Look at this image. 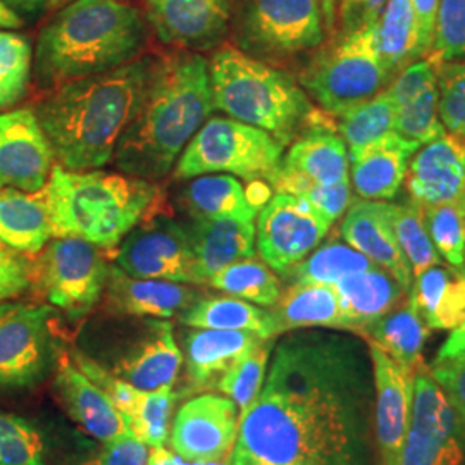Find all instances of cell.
<instances>
[{"mask_svg":"<svg viewBox=\"0 0 465 465\" xmlns=\"http://www.w3.org/2000/svg\"><path fill=\"white\" fill-rule=\"evenodd\" d=\"M282 166L321 184L350 180L347 143L326 123L317 121L290 143Z\"/></svg>","mask_w":465,"mask_h":465,"instance_id":"30","label":"cell"},{"mask_svg":"<svg viewBox=\"0 0 465 465\" xmlns=\"http://www.w3.org/2000/svg\"><path fill=\"white\" fill-rule=\"evenodd\" d=\"M61 2H63V0H50L49 11H57V9H61Z\"/></svg>","mask_w":465,"mask_h":465,"instance_id":"60","label":"cell"},{"mask_svg":"<svg viewBox=\"0 0 465 465\" xmlns=\"http://www.w3.org/2000/svg\"><path fill=\"white\" fill-rule=\"evenodd\" d=\"M405 186L420 207L459 199L465 193V138L445 134L412 155Z\"/></svg>","mask_w":465,"mask_h":465,"instance_id":"21","label":"cell"},{"mask_svg":"<svg viewBox=\"0 0 465 465\" xmlns=\"http://www.w3.org/2000/svg\"><path fill=\"white\" fill-rule=\"evenodd\" d=\"M367 343V341H366ZM369 345L374 374L376 464L399 465L411 422L417 369L401 366L376 345Z\"/></svg>","mask_w":465,"mask_h":465,"instance_id":"16","label":"cell"},{"mask_svg":"<svg viewBox=\"0 0 465 465\" xmlns=\"http://www.w3.org/2000/svg\"><path fill=\"white\" fill-rule=\"evenodd\" d=\"M240 430V411L226 395L199 393L184 401L171 430V447L188 464L223 462L232 457Z\"/></svg>","mask_w":465,"mask_h":465,"instance_id":"15","label":"cell"},{"mask_svg":"<svg viewBox=\"0 0 465 465\" xmlns=\"http://www.w3.org/2000/svg\"><path fill=\"white\" fill-rule=\"evenodd\" d=\"M332 286L340 300L345 331L361 338L411 293L380 266L350 274Z\"/></svg>","mask_w":465,"mask_h":465,"instance_id":"27","label":"cell"},{"mask_svg":"<svg viewBox=\"0 0 465 465\" xmlns=\"http://www.w3.org/2000/svg\"><path fill=\"white\" fill-rule=\"evenodd\" d=\"M180 200L192 219L238 217L253 221L259 214L257 203L252 202L243 184L232 174H202L192 178Z\"/></svg>","mask_w":465,"mask_h":465,"instance_id":"34","label":"cell"},{"mask_svg":"<svg viewBox=\"0 0 465 465\" xmlns=\"http://www.w3.org/2000/svg\"><path fill=\"white\" fill-rule=\"evenodd\" d=\"M116 261L134 278L202 284L188 230L166 216L138 223L119 243Z\"/></svg>","mask_w":465,"mask_h":465,"instance_id":"13","label":"cell"},{"mask_svg":"<svg viewBox=\"0 0 465 465\" xmlns=\"http://www.w3.org/2000/svg\"><path fill=\"white\" fill-rule=\"evenodd\" d=\"M147 42L142 13L117 0H73L42 28L34 73L44 88L99 74L136 59Z\"/></svg>","mask_w":465,"mask_h":465,"instance_id":"4","label":"cell"},{"mask_svg":"<svg viewBox=\"0 0 465 465\" xmlns=\"http://www.w3.org/2000/svg\"><path fill=\"white\" fill-rule=\"evenodd\" d=\"M54 238H80L114 249L143 221L157 199L152 182L102 171H67L55 164L42 190Z\"/></svg>","mask_w":465,"mask_h":465,"instance_id":"5","label":"cell"},{"mask_svg":"<svg viewBox=\"0 0 465 465\" xmlns=\"http://www.w3.org/2000/svg\"><path fill=\"white\" fill-rule=\"evenodd\" d=\"M147 465H182V462L178 455L169 451L166 447H155V449H150Z\"/></svg>","mask_w":465,"mask_h":465,"instance_id":"57","label":"cell"},{"mask_svg":"<svg viewBox=\"0 0 465 465\" xmlns=\"http://www.w3.org/2000/svg\"><path fill=\"white\" fill-rule=\"evenodd\" d=\"M34 262L16 250L0 245V302L13 300L32 290Z\"/></svg>","mask_w":465,"mask_h":465,"instance_id":"50","label":"cell"},{"mask_svg":"<svg viewBox=\"0 0 465 465\" xmlns=\"http://www.w3.org/2000/svg\"><path fill=\"white\" fill-rule=\"evenodd\" d=\"M393 76L378 50V25L347 36H332L300 74V84L317 104L340 117L376 97Z\"/></svg>","mask_w":465,"mask_h":465,"instance_id":"7","label":"cell"},{"mask_svg":"<svg viewBox=\"0 0 465 465\" xmlns=\"http://www.w3.org/2000/svg\"><path fill=\"white\" fill-rule=\"evenodd\" d=\"M340 234L351 249L359 250L376 266L386 269L403 290H412L414 274L393 232L388 202L351 200L341 221Z\"/></svg>","mask_w":465,"mask_h":465,"instance_id":"19","label":"cell"},{"mask_svg":"<svg viewBox=\"0 0 465 465\" xmlns=\"http://www.w3.org/2000/svg\"><path fill=\"white\" fill-rule=\"evenodd\" d=\"M117 2H130V0H117Z\"/></svg>","mask_w":465,"mask_h":465,"instance_id":"62","label":"cell"},{"mask_svg":"<svg viewBox=\"0 0 465 465\" xmlns=\"http://www.w3.org/2000/svg\"><path fill=\"white\" fill-rule=\"evenodd\" d=\"M34 67V49L25 35L0 30V109L26 95Z\"/></svg>","mask_w":465,"mask_h":465,"instance_id":"43","label":"cell"},{"mask_svg":"<svg viewBox=\"0 0 465 465\" xmlns=\"http://www.w3.org/2000/svg\"><path fill=\"white\" fill-rule=\"evenodd\" d=\"M17 16L26 21H35L49 11L50 0H4Z\"/></svg>","mask_w":465,"mask_h":465,"instance_id":"54","label":"cell"},{"mask_svg":"<svg viewBox=\"0 0 465 465\" xmlns=\"http://www.w3.org/2000/svg\"><path fill=\"white\" fill-rule=\"evenodd\" d=\"M430 372L447 395L453 409L465 420V355L441 362H431Z\"/></svg>","mask_w":465,"mask_h":465,"instance_id":"52","label":"cell"},{"mask_svg":"<svg viewBox=\"0 0 465 465\" xmlns=\"http://www.w3.org/2000/svg\"><path fill=\"white\" fill-rule=\"evenodd\" d=\"M232 40L259 61H282L324 42L321 0H234Z\"/></svg>","mask_w":465,"mask_h":465,"instance_id":"9","label":"cell"},{"mask_svg":"<svg viewBox=\"0 0 465 465\" xmlns=\"http://www.w3.org/2000/svg\"><path fill=\"white\" fill-rule=\"evenodd\" d=\"M432 245L450 266L464 271L465 193L459 199L422 207Z\"/></svg>","mask_w":465,"mask_h":465,"instance_id":"42","label":"cell"},{"mask_svg":"<svg viewBox=\"0 0 465 465\" xmlns=\"http://www.w3.org/2000/svg\"><path fill=\"white\" fill-rule=\"evenodd\" d=\"M180 322L200 330L252 331L272 340L269 311L236 297H202L180 316Z\"/></svg>","mask_w":465,"mask_h":465,"instance_id":"35","label":"cell"},{"mask_svg":"<svg viewBox=\"0 0 465 465\" xmlns=\"http://www.w3.org/2000/svg\"><path fill=\"white\" fill-rule=\"evenodd\" d=\"M150 447L140 441L134 432L105 441L92 457L80 465H147Z\"/></svg>","mask_w":465,"mask_h":465,"instance_id":"51","label":"cell"},{"mask_svg":"<svg viewBox=\"0 0 465 465\" xmlns=\"http://www.w3.org/2000/svg\"><path fill=\"white\" fill-rule=\"evenodd\" d=\"M336 2L338 0H321V11H322V21L326 34L332 35L334 32V15H336Z\"/></svg>","mask_w":465,"mask_h":465,"instance_id":"58","label":"cell"},{"mask_svg":"<svg viewBox=\"0 0 465 465\" xmlns=\"http://www.w3.org/2000/svg\"><path fill=\"white\" fill-rule=\"evenodd\" d=\"M440 119L450 134L465 138V61L438 63Z\"/></svg>","mask_w":465,"mask_h":465,"instance_id":"48","label":"cell"},{"mask_svg":"<svg viewBox=\"0 0 465 465\" xmlns=\"http://www.w3.org/2000/svg\"><path fill=\"white\" fill-rule=\"evenodd\" d=\"M209 63L190 50L157 61L142 102L117 142L116 166L147 182L166 178L211 116Z\"/></svg>","mask_w":465,"mask_h":465,"instance_id":"3","label":"cell"},{"mask_svg":"<svg viewBox=\"0 0 465 465\" xmlns=\"http://www.w3.org/2000/svg\"><path fill=\"white\" fill-rule=\"evenodd\" d=\"M149 55L55 86L35 114L59 166L94 171L111 163L155 67Z\"/></svg>","mask_w":465,"mask_h":465,"instance_id":"2","label":"cell"},{"mask_svg":"<svg viewBox=\"0 0 465 465\" xmlns=\"http://www.w3.org/2000/svg\"><path fill=\"white\" fill-rule=\"evenodd\" d=\"M209 80L214 109L274 136L282 147L321 121L307 92L290 73L234 47L217 50L211 57Z\"/></svg>","mask_w":465,"mask_h":465,"instance_id":"6","label":"cell"},{"mask_svg":"<svg viewBox=\"0 0 465 465\" xmlns=\"http://www.w3.org/2000/svg\"><path fill=\"white\" fill-rule=\"evenodd\" d=\"M331 226L307 202L278 192L257 214L255 249L267 266L282 274L314 252Z\"/></svg>","mask_w":465,"mask_h":465,"instance_id":"14","label":"cell"},{"mask_svg":"<svg viewBox=\"0 0 465 465\" xmlns=\"http://www.w3.org/2000/svg\"><path fill=\"white\" fill-rule=\"evenodd\" d=\"M25 26V19L17 16L16 13L4 2L0 0V30H19Z\"/></svg>","mask_w":465,"mask_h":465,"instance_id":"56","label":"cell"},{"mask_svg":"<svg viewBox=\"0 0 465 465\" xmlns=\"http://www.w3.org/2000/svg\"><path fill=\"white\" fill-rule=\"evenodd\" d=\"M397 107L384 88L376 97L340 116L338 134L347 143L349 155L364 149L384 134L395 132Z\"/></svg>","mask_w":465,"mask_h":465,"instance_id":"39","label":"cell"},{"mask_svg":"<svg viewBox=\"0 0 465 465\" xmlns=\"http://www.w3.org/2000/svg\"><path fill=\"white\" fill-rule=\"evenodd\" d=\"M378 50L382 64L393 78L405 67L420 61L412 0L386 2V7L378 21Z\"/></svg>","mask_w":465,"mask_h":465,"instance_id":"36","label":"cell"},{"mask_svg":"<svg viewBox=\"0 0 465 465\" xmlns=\"http://www.w3.org/2000/svg\"><path fill=\"white\" fill-rule=\"evenodd\" d=\"M232 7L234 0H145V21L166 45L209 50L230 32Z\"/></svg>","mask_w":465,"mask_h":465,"instance_id":"17","label":"cell"},{"mask_svg":"<svg viewBox=\"0 0 465 465\" xmlns=\"http://www.w3.org/2000/svg\"><path fill=\"white\" fill-rule=\"evenodd\" d=\"M420 145L397 132L384 134L349 155L350 183L366 200H391L405 182L409 163Z\"/></svg>","mask_w":465,"mask_h":465,"instance_id":"26","label":"cell"},{"mask_svg":"<svg viewBox=\"0 0 465 465\" xmlns=\"http://www.w3.org/2000/svg\"><path fill=\"white\" fill-rule=\"evenodd\" d=\"M54 388L69 417L100 443L132 432L124 417L99 384L86 378L69 353H59L55 361Z\"/></svg>","mask_w":465,"mask_h":465,"instance_id":"23","label":"cell"},{"mask_svg":"<svg viewBox=\"0 0 465 465\" xmlns=\"http://www.w3.org/2000/svg\"><path fill=\"white\" fill-rule=\"evenodd\" d=\"M282 143L271 134L232 117H211L184 147L174 169L180 180L228 173L271 183L282 163Z\"/></svg>","mask_w":465,"mask_h":465,"instance_id":"8","label":"cell"},{"mask_svg":"<svg viewBox=\"0 0 465 465\" xmlns=\"http://www.w3.org/2000/svg\"><path fill=\"white\" fill-rule=\"evenodd\" d=\"M230 465H264L259 464V462H255V460H252L249 457H245V455H242V453H238V451H234L232 450V459H230Z\"/></svg>","mask_w":465,"mask_h":465,"instance_id":"59","label":"cell"},{"mask_svg":"<svg viewBox=\"0 0 465 465\" xmlns=\"http://www.w3.org/2000/svg\"><path fill=\"white\" fill-rule=\"evenodd\" d=\"M145 328L107 369L143 391L173 386L183 366V351L174 340L173 324L164 319H149Z\"/></svg>","mask_w":465,"mask_h":465,"instance_id":"20","label":"cell"},{"mask_svg":"<svg viewBox=\"0 0 465 465\" xmlns=\"http://www.w3.org/2000/svg\"><path fill=\"white\" fill-rule=\"evenodd\" d=\"M390 219L414 278L426 269L441 264V255L432 245L420 205L412 200L407 203H390Z\"/></svg>","mask_w":465,"mask_h":465,"instance_id":"40","label":"cell"},{"mask_svg":"<svg viewBox=\"0 0 465 465\" xmlns=\"http://www.w3.org/2000/svg\"><path fill=\"white\" fill-rule=\"evenodd\" d=\"M205 284L259 307H272L282 297V282L264 261L250 257L213 274Z\"/></svg>","mask_w":465,"mask_h":465,"instance_id":"38","label":"cell"},{"mask_svg":"<svg viewBox=\"0 0 465 465\" xmlns=\"http://www.w3.org/2000/svg\"><path fill=\"white\" fill-rule=\"evenodd\" d=\"M52 238L44 192L26 193L0 188V245L25 255H36Z\"/></svg>","mask_w":465,"mask_h":465,"instance_id":"31","label":"cell"},{"mask_svg":"<svg viewBox=\"0 0 465 465\" xmlns=\"http://www.w3.org/2000/svg\"><path fill=\"white\" fill-rule=\"evenodd\" d=\"M54 309L47 303L0 302V390L19 391L44 381L55 367Z\"/></svg>","mask_w":465,"mask_h":465,"instance_id":"11","label":"cell"},{"mask_svg":"<svg viewBox=\"0 0 465 465\" xmlns=\"http://www.w3.org/2000/svg\"><path fill=\"white\" fill-rule=\"evenodd\" d=\"M430 334L431 328L420 316L416 297L411 292L397 309L371 326L362 340L381 349L401 366L417 369L424 364L422 350Z\"/></svg>","mask_w":465,"mask_h":465,"instance_id":"33","label":"cell"},{"mask_svg":"<svg viewBox=\"0 0 465 465\" xmlns=\"http://www.w3.org/2000/svg\"><path fill=\"white\" fill-rule=\"evenodd\" d=\"M376 266L371 259L359 250L351 249L341 240H331L319 245L299 264L282 272L290 284L295 282H317V284H336L350 274H357Z\"/></svg>","mask_w":465,"mask_h":465,"instance_id":"37","label":"cell"},{"mask_svg":"<svg viewBox=\"0 0 465 465\" xmlns=\"http://www.w3.org/2000/svg\"><path fill=\"white\" fill-rule=\"evenodd\" d=\"M271 336L299 330L345 331L340 300L332 284L295 282L282 292L280 300L267 309Z\"/></svg>","mask_w":465,"mask_h":465,"instance_id":"29","label":"cell"},{"mask_svg":"<svg viewBox=\"0 0 465 465\" xmlns=\"http://www.w3.org/2000/svg\"><path fill=\"white\" fill-rule=\"evenodd\" d=\"M464 272H465V250H464Z\"/></svg>","mask_w":465,"mask_h":465,"instance_id":"63","label":"cell"},{"mask_svg":"<svg viewBox=\"0 0 465 465\" xmlns=\"http://www.w3.org/2000/svg\"><path fill=\"white\" fill-rule=\"evenodd\" d=\"M0 465H45L44 441L34 426L0 412Z\"/></svg>","mask_w":465,"mask_h":465,"instance_id":"47","label":"cell"},{"mask_svg":"<svg viewBox=\"0 0 465 465\" xmlns=\"http://www.w3.org/2000/svg\"><path fill=\"white\" fill-rule=\"evenodd\" d=\"M178 395L173 386L143 391L134 416L126 420L128 430L150 449L164 447L169 436V420Z\"/></svg>","mask_w":465,"mask_h":465,"instance_id":"45","label":"cell"},{"mask_svg":"<svg viewBox=\"0 0 465 465\" xmlns=\"http://www.w3.org/2000/svg\"><path fill=\"white\" fill-rule=\"evenodd\" d=\"M388 0H338L332 36H347L378 25Z\"/></svg>","mask_w":465,"mask_h":465,"instance_id":"49","label":"cell"},{"mask_svg":"<svg viewBox=\"0 0 465 465\" xmlns=\"http://www.w3.org/2000/svg\"><path fill=\"white\" fill-rule=\"evenodd\" d=\"M399 465H465V420L426 364L417 367L411 422Z\"/></svg>","mask_w":465,"mask_h":465,"instance_id":"12","label":"cell"},{"mask_svg":"<svg viewBox=\"0 0 465 465\" xmlns=\"http://www.w3.org/2000/svg\"><path fill=\"white\" fill-rule=\"evenodd\" d=\"M386 90L397 107V134L419 145L447 134L440 119V88L431 61L420 59L405 67Z\"/></svg>","mask_w":465,"mask_h":465,"instance_id":"22","label":"cell"},{"mask_svg":"<svg viewBox=\"0 0 465 465\" xmlns=\"http://www.w3.org/2000/svg\"><path fill=\"white\" fill-rule=\"evenodd\" d=\"M274 343L276 338L261 341L255 349L250 350L221 381L217 382V391L230 397L236 403L240 417L249 411L250 405L262 391Z\"/></svg>","mask_w":465,"mask_h":465,"instance_id":"44","label":"cell"},{"mask_svg":"<svg viewBox=\"0 0 465 465\" xmlns=\"http://www.w3.org/2000/svg\"><path fill=\"white\" fill-rule=\"evenodd\" d=\"M432 64L465 61V0H440L430 55Z\"/></svg>","mask_w":465,"mask_h":465,"instance_id":"46","label":"cell"},{"mask_svg":"<svg viewBox=\"0 0 465 465\" xmlns=\"http://www.w3.org/2000/svg\"><path fill=\"white\" fill-rule=\"evenodd\" d=\"M465 355V330L457 328L453 330L449 336V340L443 343V347L438 350L436 357L432 362H441V361H449L455 357H464Z\"/></svg>","mask_w":465,"mask_h":465,"instance_id":"55","label":"cell"},{"mask_svg":"<svg viewBox=\"0 0 465 465\" xmlns=\"http://www.w3.org/2000/svg\"><path fill=\"white\" fill-rule=\"evenodd\" d=\"M271 184L282 193H290L293 197L307 202L314 211H317L330 223H336L347 213L351 203V183L350 180L336 184H321L307 180L299 173L280 166Z\"/></svg>","mask_w":465,"mask_h":465,"instance_id":"41","label":"cell"},{"mask_svg":"<svg viewBox=\"0 0 465 465\" xmlns=\"http://www.w3.org/2000/svg\"><path fill=\"white\" fill-rule=\"evenodd\" d=\"M232 459V457H230ZM230 459L223 460V462H205V464H190V465H230Z\"/></svg>","mask_w":465,"mask_h":465,"instance_id":"61","label":"cell"},{"mask_svg":"<svg viewBox=\"0 0 465 465\" xmlns=\"http://www.w3.org/2000/svg\"><path fill=\"white\" fill-rule=\"evenodd\" d=\"M203 295L184 282L142 280L111 267L105 299L113 312L132 317L169 319L180 317Z\"/></svg>","mask_w":465,"mask_h":465,"instance_id":"25","label":"cell"},{"mask_svg":"<svg viewBox=\"0 0 465 465\" xmlns=\"http://www.w3.org/2000/svg\"><path fill=\"white\" fill-rule=\"evenodd\" d=\"M36 255L32 288L49 305L80 319L99 303L111 271L100 247L80 238H54Z\"/></svg>","mask_w":465,"mask_h":465,"instance_id":"10","label":"cell"},{"mask_svg":"<svg viewBox=\"0 0 465 465\" xmlns=\"http://www.w3.org/2000/svg\"><path fill=\"white\" fill-rule=\"evenodd\" d=\"M186 230L202 284L221 269L255 255V223L250 219H193Z\"/></svg>","mask_w":465,"mask_h":465,"instance_id":"28","label":"cell"},{"mask_svg":"<svg viewBox=\"0 0 465 465\" xmlns=\"http://www.w3.org/2000/svg\"><path fill=\"white\" fill-rule=\"evenodd\" d=\"M460 328H462V330H465V322L464 324H462V326H460Z\"/></svg>","mask_w":465,"mask_h":465,"instance_id":"64","label":"cell"},{"mask_svg":"<svg viewBox=\"0 0 465 465\" xmlns=\"http://www.w3.org/2000/svg\"><path fill=\"white\" fill-rule=\"evenodd\" d=\"M54 152L32 109L0 114V188L36 193L45 188Z\"/></svg>","mask_w":465,"mask_h":465,"instance_id":"18","label":"cell"},{"mask_svg":"<svg viewBox=\"0 0 465 465\" xmlns=\"http://www.w3.org/2000/svg\"><path fill=\"white\" fill-rule=\"evenodd\" d=\"M264 340L252 331L190 328L182 336L190 390L193 393L216 390L217 382Z\"/></svg>","mask_w":465,"mask_h":465,"instance_id":"24","label":"cell"},{"mask_svg":"<svg viewBox=\"0 0 465 465\" xmlns=\"http://www.w3.org/2000/svg\"><path fill=\"white\" fill-rule=\"evenodd\" d=\"M282 336L234 451L264 465H378L366 340L321 328Z\"/></svg>","mask_w":465,"mask_h":465,"instance_id":"1","label":"cell"},{"mask_svg":"<svg viewBox=\"0 0 465 465\" xmlns=\"http://www.w3.org/2000/svg\"><path fill=\"white\" fill-rule=\"evenodd\" d=\"M440 0H412L417 21V49L420 59L430 55Z\"/></svg>","mask_w":465,"mask_h":465,"instance_id":"53","label":"cell"},{"mask_svg":"<svg viewBox=\"0 0 465 465\" xmlns=\"http://www.w3.org/2000/svg\"><path fill=\"white\" fill-rule=\"evenodd\" d=\"M422 319L431 330L453 331L465 322V272L436 264L414 278L412 290Z\"/></svg>","mask_w":465,"mask_h":465,"instance_id":"32","label":"cell"}]
</instances>
